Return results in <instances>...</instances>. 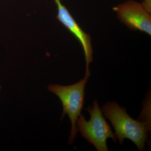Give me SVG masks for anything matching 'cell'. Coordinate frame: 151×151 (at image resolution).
Returning a JSON list of instances; mask_svg holds the SVG:
<instances>
[{
  "instance_id": "277c9868",
  "label": "cell",
  "mask_w": 151,
  "mask_h": 151,
  "mask_svg": "<svg viewBox=\"0 0 151 151\" xmlns=\"http://www.w3.org/2000/svg\"><path fill=\"white\" fill-rule=\"evenodd\" d=\"M118 19L128 28L151 35V13L142 3L132 0L119 4L113 8Z\"/></svg>"
},
{
  "instance_id": "5b68a950",
  "label": "cell",
  "mask_w": 151,
  "mask_h": 151,
  "mask_svg": "<svg viewBox=\"0 0 151 151\" xmlns=\"http://www.w3.org/2000/svg\"><path fill=\"white\" fill-rule=\"evenodd\" d=\"M57 7V18L72 34L81 44L86 62L85 75L90 76L89 65L93 61V50L90 35L79 26L60 0H54Z\"/></svg>"
},
{
  "instance_id": "7a4b0ae2",
  "label": "cell",
  "mask_w": 151,
  "mask_h": 151,
  "mask_svg": "<svg viewBox=\"0 0 151 151\" xmlns=\"http://www.w3.org/2000/svg\"><path fill=\"white\" fill-rule=\"evenodd\" d=\"M89 77L85 76L84 78L72 85L50 84L47 87L49 91L55 94L62 103L63 110L60 119L62 120L67 115L71 122V131L68 140L70 145L73 144L78 133L76 121L84 106V90Z\"/></svg>"
},
{
  "instance_id": "6da1fadb",
  "label": "cell",
  "mask_w": 151,
  "mask_h": 151,
  "mask_svg": "<svg viewBox=\"0 0 151 151\" xmlns=\"http://www.w3.org/2000/svg\"><path fill=\"white\" fill-rule=\"evenodd\" d=\"M101 111L112 124L120 145L123 144L125 139H128L136 145L139 150H145L148 132H150L149 122L132 119L126 108L120 107L116 102L105 103Z\"/></svg>"
},
{
  "instance_id": "3957f363",
  "label": "cell",
  "mask_w": 151,
  "mask_h": 151,
  "mask_svg": "<svg viewBox=\"0 0 151 151\" xmlns=\"http://www.w3.org/2000/svg\"><path fill=\"white\" fill-rule=\"evenodd\" d=\"M90 115L89 121L81 114L76 121V127L81 136L92 144L98 151H108L107 145L108 138L117 142L116 135L113 133L110 125L105 120L97 100H95L93 107L86 109Z\"/></svg>"
},
{
  "instance_id": "8992f818",
  "label": "cell",
  "mask_w": 151,
  "mask_h": 151,
  "mask_svg": "<svg viewBox=\"0 0 151 151\" xmlns=\"http://www.w3.org/2000/svg\"><path fill=\"white\" fill-rule=\"evenodd\" d=\"M142 3L145 8L151 13V0H143Z\"/></svg>"
},
{
  "instance_id": "52a82bcc",
  "label": "cell",
  "mask_w": 151,
  "mask_h": 151,
  "mask_svg": "<svg viewBox=\"0 0 151 151\" xmlns=\"http://www.w3.org/2000/svg\"><path fill=\"white\" fill-rule=\"evenodd\" d=\"M1 86H0V91H1Z\"/></svg>"
}]
</instances>
